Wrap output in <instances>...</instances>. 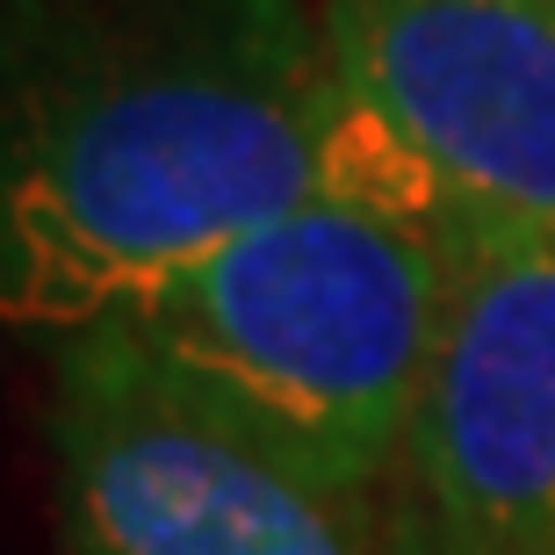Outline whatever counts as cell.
<instances>
[{
	"label": "cell",
	"mask_w": 555,
	"mask_h": 555,
	"mask_svg": "<svg viewBox=\"0 0 555 555\" xmlns=\"http://www.w3.org/2000/svg\"><path fill=\"white\" fill-rule=\"evenodd\" d=\"M332 73L130 59L0 130V325H124L260 224L325 195Z\"/></svg>",
	"instance_id": "6da1fadb"
},
{
	"label": "cell",
	"mask_w": 555,
	"mask_h": 555,
	"mask_svg": "<svg viewBox=\"0 0 555 555\" xmlns=\"http://www.w3.org/2000/svg\"><path fill=\"white\" fill-rule=\"evenodd\" d=\"M440 310V238L318 195L124 318V332L304 469L369 491L412 448Z\"/></svg>",
	"instance_id": "7a4b0ae2"
},
{
	"label": "cell",
	"mask_w": 555,
	"mask_h": 555,
	"mask_svg": "<svg viewBox=\"0 0 555 555\" xmlns=\"http://www.w3.org/2000/svg\"><path fill=\"white\" fill-rule=\"evenodd\" d=\"M51 454L73 555H383L369 491L238 426L124 325L59 339Z\"/></svg>",
	"instance_id": "3957f363"
},
{
	"label": "cell",
	"mask_w": 555,
	"mask_h": 555,
	"mask_svg": "<svg viewBox=\"0 0 555 555\" xmlns=\"http://www.w3.org/2000/svg\"><path fill=\"white\" fill-rule=\"evenodd\" d=\"M325 73L433 173L462 238L555 246V0H325Z\"/></svg>",
	"instance_id": "277c9868"
},
{
	"label": "cell",
	"mask_w": 555,
	"mask_h": 555,
	"mask_svg": "<svg viewBox=\"0 0 555 555\" xmlns=\"http://www.w3.org/2000/svg\"><path fill=\"white\" fill-rule=\"evenodd\" d=\"M404 454L448 555H555L548 238L483 231L448 253V310Z\"/></svg>",
	"instance_id": "5b68a950"
}]
</instances>
